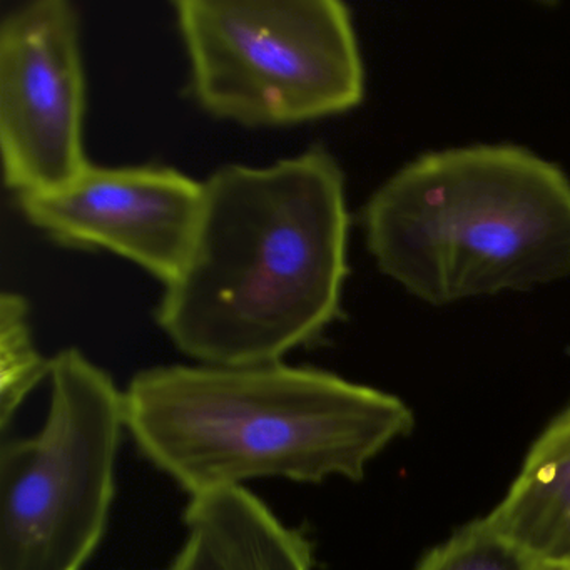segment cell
<instances>
[{
	"mask_svg": "<svg viewBox=\"0 0 570 570\" xmlns=\"http://www.w3.org/2000/svg\"><path fill=\"white\" fill-rule=\"evenodd\" d=\"M125 410L139 452L189 499L253 480L360 482L415 425L392 393L283 362L142 370Z\"/></svg>",
	"mask_w": 570,
	"mask_h": 570,
	"instance_id": "7a4b0ae2",
	"label": "cell"
},
{
	"mask_svg": "<svg viewBox=\"0 0 570 570\" xmlns=\"http://www.w3.org/2000/svg\"><path fill=\"white\" fill-rule=\"evenodd\" d=\"M51 360L39 353L29 325V305L19 293L0 296V423L8 429L39 383L49 380Z\"/></svg>",
	"mask_w": 570,
	"mask_h": 570,
	"instance_id": "9c48e42d",
	"label": "cell"
},
{
	"mask_svg": "<svg viewBox=\"0 0 570 570\" xmlns=\"http://www.w3.org/2000/svg\"><path fill=\"white\" fill-rule=\"evenodd\" d=\"M487 519L539 562L570 563V409L532 443L519 475Z\"/></svg>",
	"mask_w": 570,
	"mask_h": 570,
	"instance_id": "ba28073f",
	"label": "cell"
},
{
	"mask_svg": "<svg viewBox=\"0 0 570 570\" xmlns=\"http://www.w3.org/2000/svg\"><path fill=\"white\" fill-rule=\"evenodd\" d=\"M380 272L430 305L525 292L570 275V181L517 146L429 153L363 212Z\"/></svg>",
	"mask_w": 570,
	"mask_h": 570,
	"instance_id": "3957f363",
	"label": "cell"
},
{
	"mask_svg": "<svg viewBox=\"0 0 570 570\" xmlns=\"http://www.w3.org/2000/svg\"><path fill=\"white\" fill-rule=\"evenodd\" d=\"M185 265L156 322L199 365L283 362L335 322L346 272L345 178L322 146L206 181Z\"/></svg>",
	"mask_w": 570,
	"mask_h": 570,
	"instance_id": "6da1fadb",
	"label": "cell"
},
{
	"mask_svg": "<svg viewBox=\"0 0 570 570\" xmlns=\"http://www.w3.org/2000/svg\"><path fill=\"white\" fill-rule=\"evenodd\" d=\"M175 9L193 96L215 118L298 125L365 96L352 14L338 0H179Z\"/></svg>",
	"mask_w": 570,
	"mask_h": 570,
	"instance_id": "277c9868",
	"label": "cell"
},
{
	"mask_svg": "<svg viewBox=\"0 0 570 570\" xmlns=\"http://www.w3.org/2000/svg\"><path fill=\"white\" fill-rule=\"evenodd\" d=\"M78 12L66 0L18 6L0 22V153L18 196L58 191L89 165Z\"/></svg>",
	"mask_w": 570,
	"mask_h": 570,
	"instance_id": "8992f818",
	"label": "cell"
},
{
	"mask_svg": "<svg viewBox=\"0 0 570 570\" xmlns=\"http://www.w3.org/2000/svg\"><path fill=\"white\" fill-rule=\"evenodd\" d=\"M203 199V183L173 168L91 163L58 191L18 196L24 218L56 242L108 249L163 285L176 278L188 258Z\"/></svg>",
	"mask_w": 570,
	"mask_h": 570,
	"instance_id": "52a82bcc",
	"label": "cell"
},
{
	"mask_svg": "<svg viewBox=\"0 0 570 570\" xmlns=\"http://www.w3.org/2000/svg\"><path fill=\"white\" fill-rule=\"evenodd\" d=\"M415 570H549V566L523 552L483 517L433 547Z\"/></svg>",
	"mask_w": 570,
	"mask_h": 570,
	"instance_id": "30bf717a",
	"label": "cell"
},
{
	"mask_svg": "<svg viewBox=\"0 0 570 570\" xmlns=\"http://www.w3.org/2000/svg\"><path fill=\"white\" fill-rule=\"evenodd\" d=\"M48 416L0 450V570H82L108 529L125 392L78 348L51 358Z\"/></svg>",
	"mask_w": 570,
	"mask_h": 570,
	"instance_id": "5b68a950",
	"label": "cell"
},
{
	"mask_svg": "<svg viewBox=\"0 0 570 570\" xmlns=\"http://www.w3.org/2000/svg\"><path fill=\"white\" fill-rule=\"evenodd\" d=\"M549 570H570V563H562V566H549Z\"/></svg>",
	"mask_w": 570,
	"mask_h": 570,
	"instance_id": "7c38bea8",
	"label": "cell"
},
{
	"mask_svg": "<svg viewBox=\"0 0 570 570\" xmlns=\"http://www.w3.org/2000/svg\"><path fill=\"white\" fill-rule=\"evenodd\" d=\"M171 570H219L202 543L188 535L181 552L176 557Z\"/></svg>",
	"mask_w": 570,
	"mask_h": 570,
	"instance_id": "8fae6325",
	"label": "cell"
}]
</instances>
